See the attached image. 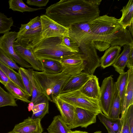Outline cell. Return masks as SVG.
<instances>
[{
	"instance_id": "obj_1",
	"label": "cell",
	"mask_w": 133,
	"mask_h": 133,
	"mask_svg": "<svg viewBox=\"0 0 133 133\" xmlns=\"http://www.w3.org/2000/svg\"><path fill=\"white\" fill-rule=\"evenodd\" d=\"M99 0H61L46 9L45 15L69 28L77 23L90 22L99 16Z\"/></svg>"
},
{
	"instance_id": "obj_2",
	"label": "cell",
	"mask_w": 133,
	"mask_h": 133,
	"mask_svg": "<svg viewBox=\"0 0 133 133\" xmlns=\"http://www.w3.org/2000/svg\"><path fill=\"white\" fill-rule=\"evenodd\" d=\"M92 32L91 44L100 51L110 46L132 45V37L128 30L119 24L118 19L107 15L90 22Z\"/></svg>"
},
{
	"instance_id": "obj_3",
	"label": "cell",
	"mask_w": 133,
	"mask_h": 133,
	"mask_svg": "<svg viewBox=\"0 0 133 133\" xmlns=\"http://www.w3.org/2000/svg\"><path fill=\"white\" fill-rule=\"evenodd\" d=\"M83 65L68 66L60 73L48 74L42 71L33 70V75L35 83L38 89L49 101L57 97L65 83L72 76L83 71Z\"/></svg>"
},
{
	"instance_id": "obj_4",
	"label": "cell",
	"mask_w": 133,
	"mask_h": 133,
	"mask_svg": "<svg viewBox=\"0 0 133 133\" xmlns=\"http://www.w3.org/2000/svg\"><path fill=\"white\" fill-rule=\"evenodd\" d=\"M62 37H54L43 39L35 44H28L35 56L39 60L49 59L59 61L63 58L75 52L61 44Z\"/></svg>"
},
{
	"instance_id": "obj_5",
	"label": "cell",
	"mask_w": 133,
	"mask_h": 133,
	"mask_svg": "<svg viewBox=\"0 0 133 133\" xmlns=\"http://www.w3.org/2000/svg\"><path fill=\"white\" fill-rule=\"evenodd\" d=\"M57 97L75 107L88 110L98 115L102 112L98 100L87 96L79 90L59 94Z\"/></svg>"
},
{
	"instance_id": "obj_6",
	"label": "cell",
	"mask_w": 133,
	"mask_h": 133,
	"mask_svg": "<svg viewBox=\"0 0 133 133\" xmlns=\"http://www.w3.org/2000/svg\"><path fill=\"white\" fill-rule=\"evenodd\" d=\"M40 17L42 24L41 32L29 44H34L47 38L63 37L65 35H69V28L61 25L45 14L41 15Z\"/></svg>"
},
{
	"instance_id": "obj_7",
	"label": "cell",
	"mask_w": 133,
	"mask_h": 133,
	"mask_svg": "<svg viewBox=\"0 0 133 133\" xmlns=\"http://www.w3.org/2000/svg\"><path fill=\"white\" fill-rule=\"evenodd\" d=\"M17 32L8 31L0 37V50L22 68H29L31 66L20 57L15 52L14 44L17 37Z\"/></svg>"
},
{
	"instance_id": "obj_8",
	"label": "cell",
	"mask_w": 133,
	"mask_h": 133,
	"mask_svg": "<svg viewBox=\"0 0 133 133\" xmlns=\"http://www.w3.org/2000/svg\"><path fill=\"white\" fill-rule=\"evenodd\" d=\"M79 48L82 54L83 72L93 75L96 69L100 66V58L96 49L91 43L81 44Z\"/></svg>"
},
{
	"instance_id": "obj_9",
	"label": "cell",
	"mask_w": 133,
	"mask_h": 133,
	"mask_svg": "<svg viewBox=\"0 0 133 133\" xmlns=\"http://www.w3.org/2000/svg\"><path fill=\"white\" fill-rule=\"evenodd\" d=\"M112 76L111 75L103 80L98 99L102 112L108 116L114 92V82Z\"/></svg>"
},
{
	"instance_id": "obj_10",
	"label": "cell",
	"mask_w": 133,
	"mask_h": 133,
	"mask_svg": "<svg viewBox=\"0 0 133 133\" xmlns=\"http://www.w3.org/2000/svg\"><path fill=\"white\" fill-rule=\"evenodd\" d=\"M69 28V35L79 46L81 44L91 43L92 35L90 22L75 24Z\"/></svg>"
},
{
	"instance_id": "obj_11",
	"label": "cell",
	"mask_w": 133,
	"mask_h": 133,
	"mask_svg": "<svg viewBox=\"0 0 133 133\" xmlns=\"http://www.w3.org/2000/svg\"><path fill=\"white\" fill-rule=\"evenodd\" d=\"M97 115V113L90 111L75 107L72 120L67 125L70 129L78 127L87 128L96 122Z\"/></svg>"
},
{
	"instance_id": "obj_12",
	"label": "cell",
	"mask_w": 133,
	"mask_h": 133,
	"mask_svg": "<svg viewBox=\"0 0 133 133\" xmlns=\"http://www.w3.org/2000/svg\"><path fill=\"white\" fill-rule=\"evenodd\" d=\"M14 48L16 53L30 64L33 69L42 71V67L41 62L35 56L30 48L22 45L15 41L14 44Z\"/></svg>"
},
{
	"instance_id": "obj_13",
	"label": "cell",
	"mask_w": 133,
	"mask_h": 133,
	"mask_svg": "<svg viewBox=\"0 0 133 133\" xmlns=\"http://www.w3.org/2000/svg\"><path fill=\"white\" fill-rule=\"evenodd\" d=\"M40 119H33L28 117L16 124L12 131L16 133H42L43 129Z\"/></svg>"
},
{
	"instance_id": "obj_14",
	"label": "cell",
	"mask_w": 133,
	"mask_h": 133,
	"mask_svg": "<svg viewBox=\"0 0 133 133\" xmlns=\"http://www.w3.org/2000/svg\"><path fill=\"white\" fill-rule=\"evenodd\" d=\"M92 75L82 72L72 76L64 85L60 94L79 90Z\"/></svg>"
},
{
	"instance_id": "obj_15",
	"label": "cell",
	"mask_w": 133,
	"mask_h": 133,
	"mask_svg": "<svg viewBox=\"0 0 133 133\" xmlns=\"http://www.w3.org/2000/svg\"><path fill=\"white\" fill-rule=\"evenodd\" d=\"M127 72V83L121 100V112L133 104V68L128 69Z\"/></svg>"
},
{
	"instance_id": "obj_16",
	"label": "cell",
	"mask_w": 133,
	"mask_h": 133,
	"mask_svg": "<svg viewBox=\"0 0 133 133\" xmlns=\"http://www.w3.org/2000/svg\"><path fill=\"white\" fill-rule=\"evenodd\" d=\"M100 90L98 78L93 75L79 90L87 96L98 100L99 97Z\"/></svg>"
},
{
	"instance_id": "obj_17",
	"label": "cell",
	"mask_w": 133,
	"mask_h": 133,
	"mask_svg": "<svg viewBox=\"0 0 133 133\" xmlns=\"http://www.w3.org/2000/svg\"><path fill=\"white\" fill-rule=\"evenodd\" d=\"M52 100L59 111L62 119L67 125L69 124L72 119L75 107L57 97Z\"/></svg>"
},
{
	"instance_id": "obj_18",
	"label": "cell",
	"mask_w": 133,
	"mask_h": 133,
	"mask_svg": "<svg viewBox=\"0 0 133 133\" xmlns=\"http://www.w3.org/2000/svg\"><path fill=\"white\" fill-rule=\"evenodd\" d=\"M97 116L100 122L106 128L108 133H121V122L120 118H110L103 112L99 113Z\"/></svg>"
},
{
	"instance_id": "obj_19",
	"label": "cell",
	"mask_w": 133,
	"mask_h": 133,
	"mask_svg": "<svg viewBox=\"0 0 133 133\" xmlns=\"http://www.w3.org/2000/svg\"><path fill=\"white\" fill-rule=\"evenodd\" d=\"M121 47L115 46H110L105 50L100 59V66L103 69L112 65L120 53Z\"/></svg>"
},
{
	"instance_id": "obj_20",
	"label": "cell",
	"mask_w": 133,
	"mask_h": 133,
	"mask_svg": "<svg viewBox=\"0 0 133 133\" xmlns=\"http://www.w3.org/2000/svg\"><path fill=\"white\" fill-rule=\"evenodd\" d=\"M22 69L28 77L31 84L32 95L30 102H33L34 105L48 100L46 97L42 94L36 86L34 80L33 75V69L29 68L26 69L23 68H22Z\"/></svg>"
},
{
	"instance_id": "obj_21",
	"label": "cell",
	"mask_w": 133,
	"mask_h": 133,
	"mask_svg": "<svg viewBox=\"0 0 133 133\" xmlns=\"http://www.w3.org/2000/svg\"><path fill=\"white\" fill-rule=\"evenodd\" d=\"M122 13L118 22L123 28L126 29L133 23V0H129L121 10Z\"/></svg>"
},
{
	"instance_id": "obj_22",
	"label": "cell",
	"mask_w": 133,
	"mask_h": 133,
	"mask_svg": "<svg viewBox=\"0 0 133 133\" xmlns=\"http://www.w3.org/2000/svg\"><path fill=\"white\" fill-rule=\"evenodd\" d=\"M123 47V51L112 65L115 70L119 74L124 72L131 49L133 47L129 45H125Z\"/></svg>"
},
{
	"instance_id": "obj_23",
	"label": "cell",
	"mask_w": 133,
	"mask_h": 133,
	"mask_svg": "<svg viewBox=\"0 0 133 133\" xmlns=\"http://www.w3.org/2000/svg\"><path fill=\"white\" fill-rule=\"evenodd\" d=\"M47 130L48 133H68L71 130L60 115L53 118Z\"/></svg>"
},
{
	"instance_id": "obj_24",
	"label": "cell",
	"mask_w": 133,
	"mask_h": 133,
	"mask_svg": "<svg viewBox=\"0 0 133 133\" xmlns=\"http://www.w3.org/2000/svg\"><path fill=\"white\" fill-rule=\"evenodd\" d=\"M39 61L42 66V72L46 74H54L60 73L65 67L56 61L49 59H43Z\"/></svg>"
},
{
	"instance_id": "obj_25",
	"label": "cell",
	"mask_w": 133,
	"mask_h": 133,
	"mask_svg": "<svg viewBox=\"0 0 133 133\" xmlns=\"http://www.w3.org/2000/svg\"><path fill=\"white\" fill-rule=\"evenodd\" d=\"M0 68L6 74L11 81L17 85L24 92L27 94L21 76L18 72H16L13 69L7 66L0 61Z\"/></svg>"
},
{
	"instance_id": "obj_26",
	"label": "cell",
	"mask_w": 133,
	"mask_h": 133,
	"mask_svg": "<svg viewBox=\"0 0 133 133\" xmlns=\"http://www.w3.org/2000/svg\"><path fill=\"white\" fill-rule=\"evenodd\" d=\"M4 87L14 99L27 103L30 102L29 99V97L28 95L12 81L8 83Z\"/></svg>"
},
{
	"instance_id": "obj_27",
	"label": "cell",
	"mask_w": 133,
	"mask_h": 133,
	"mask_svg": "<svg viewBox=\"0 0 133 133\" xmlns=\"http://www.w3.org/2000/svg\"><path fill=\"white\" fill-rule=\"evenodd\" d=\"M121 113V100L114 83L113 97L108 114L110 117L118 118Z\"/></svg>"
},
{
	"instance_id": "obj_28",
	"label": "cell",
	"mask_w": 133,
	"mask_h": 133,
	"mask_svg": "<svg viewBox=\"0 0 133 133\" xmlns=\"http://www.w3.org/2000/svg\"><path fill=\"white\" fill-rule=\"evenodd\" d=\"M59 62L64 67L84 65L82 54L80 49L78 52L65 56Z\"/></svg>"
},
{
	"instance_id": "obj_29",
	"label": "cell",
	"mask_w": 133,
	"mask_h": 133,
	"mask_svg": "<svg viewBox=\"0 0 133 133\" xmlns=\"http://www.w3.org/2000/svg\"><path fill=\"white\" fill-rule=\"evenodd\" d=\"M41 30L42 27L35 29H30L23 35L18 37L15 41L26 46L39 35Z\"/></svg>"
},
{
	"instance_id": "obj_30",
	"label": "cell",
	"mask_w": 133,
	"mask_h": 133,
	"mask_svg": "<svg viewBox=\"0 0 133 133\" xmlns=\"http://www.w3.org/2000/svg\"><path fill=\"white\" fill-rule=\"evenodd\" d=\"M9 9L14 11L22 12H31L44 9V8H33L28 6L22 0H9L8 2Z\"/></svg>"
},
{
	"instance_id": "obj_31",
	"label": "cell",
	"mask_w": 133,
	"mask_h": 133,
	"mask_svg": "<svg viewBox=\"0 0 133 133\" xmlns=\"http://www.w3.org/2000/svg\"><path fill=\"white\" fill-rule=\"evenodd\" d=\"M7 106L17 107L18 105L10 94L5 91L0 85V108Z\"/></svg>"
},
{
	"instance_id": "obj_32",
	"label": "cell",
	"mask_w": 133,
	"mask_h": 133,
	"mask_svg": "<svg viewBox=\"0 0 133 133\" xmlns=\"http://www.w3.org/2000/svg\"><path fill=\"white\" fill-rule=\"evenodd\" d=\"M127 72L120 74L117 81L115 82L118 95L121 100L125 89L127 81Z\"/></svg>"
},
{
	"instance_id": "obj_33",
	"label": "cell",
	"mask_w": 133,
	"mask_h": 133,
	"mask_svg": "<svg viewBox=\"0 0 133 133\" xmlns=\"http://www.w3.org/2000/svg\"><path fill=\"white\" fill-rule=\"evenodd\" d=\"M13 23L12 17L8 18L4 14L0 12V34L9 31Z\"/></svg>"
},
{
	"instance_id": "obj_34",
	"label": "cell",
	"mask_w": 133,
	"mask_h": 133,
	"mask_svg": "<svg viewBox=\"0 0 133 133\" xmlns=\"http://www.w3.org/2000/svg\"><path fill=\"white\" fill-rule=\"evenodd\" d=\"M61 44L66 46L75 52L77 53L79 51V45L69 35L63 36Z\"/></svg>"
},
{
	"instance_id": "obj_35",
	"label": "cell",
	"mask_w": 133,
	"mask_h": 133,
	"mask_svg": "<svg viewBox=\"0 0 133 133\" xmlns=\"http://www.w3.org/2000/svg\"><path fill=\"white\" fill-rule=\"evenodd\" d=\"M18 73L20 75L24 86L25 89L27 94L30 97L32 96V90L29 78L27 74L20 67L18 71Z\"/></svg>"
},
{
	"instance_id": "obj_36",
	"label": "cell",
	"mask_w": 133,
	"mask_h": 133,
	"mask_svg": "<svg viewBox=\"0 0 133 133\" xmlns=\"http://www.w3.org/2000/svg\"><path fill=\"white\" fill-rule=\"evenodd\" d=\"M0 61L13 69L16 70L18 71L19 70L20 67L17 65L16 62L0 50Z\"/></svg>"
},
{
	"instance_id": "obj_37",
	"label": "cell",
	"mask_w": 133,
	"mask_h": 133,
	"mask_svg": "<svg viewBox=\"0 0 133 133\" xmlns=\"http://www.w3.org/2000/svg\"><path fill=\"white\" fill-rule=\"evenodd\" d=\"M121 133H131L127 120V109L121 112Z\"/></svg>"
},
{
	"instance_id": "obj_38",
	"label": "cell",
	"mask_w": 133,
	"mask_h": 133,
	"mask_svg": "<svg viewBox=\"0 0 133 133\" xmlns=\"http://www.w3.org/2000/svg\"><path fill=\"white\" fill-rule=\"evenodd\" d=\"M127 118L131 133H133V104L127 109Z\"/></svg>"
},
{
	"instance_id": "obj_39",
	"label": "cell",
	"mask_w": 133,
	"mask_h": 133,
	"mask_svg": "<svg viewBox=\"0 0 133 133\" xmlns=\"http://www.w3.org/2000/svg\"><path fill=\"white\" fill-rule=\"evenodd\" d=\"M35 19V17L31 19L27 23L21 24L19 30L17 32V37L23 35L30 29V26L34 21Z\"/></svg>"
},
{
	"instance_id": "obj_40",
	"label": "cell",
	"mask_w": 133,
	"mask_h": 133,
	"mask_svg": "<svg viewBox=\"0 0 133 133\" xmlns=\"http://www.w3.org/2000/svg\"><path fill=\"white\" fill-rule=\"evenodd\" d=\"M49 1V0H27L26 3L29 5L39 7L45 6Z\"/></svg>"
},
{
	"instance_id": "obj_41",
	"label": "cell",
	"mask_w": 133,
	"mask_h": 133,
	"mask_svg": "<svg viewBox=\"0 0 133 133\" xmlns=\"http://www.w3.org/2000/svg\"><path fill=\"white\" fill-rule=\"evenodd\" d=\"M49 113V102L48 103L46 108L44 110L33 114L31 118L33 119H40L41 120L46 114Z\"/></svg>"
},
{
	"instance_id": "obj_42",
	"label": "cell",
	"mask_w": 133,
	"mask_h": 133,
	"mask_svg": "<svg viewBox=\"0 0 133 133\" xmlns=\"http://www.w3.org/2000/svg\"><path fill=\"white\" fill-rule=\"evenodd\" d=\"M48 101V100L46 102H42L34 105L32 109V114L44 110L46 108L49 102Z\"/></svg>"
},
{
	"instance_id": "obj_43",
	"label": "cell",
	"mask_w": 133,
	"mask_h": 133,
	"mask_svg": "<svg viewBox=\"0 0 133 133\" xmlns=\"http://www.w3.org/2000/svg\"><path fill=\"white\" fill-rule=\"evenodd\" d=\"M11 81L6 74L0 68V82L4 86Z\"/></svg>"
},
{
	"instance_id": "obj_44",
	"label": "cell",
	"mask_w": 133,
	"mask_h": 133,
	"mask_svg": "<svg viewBox=\"0 0 133 133\" xmlns=\"http://www.w3.org/2000/svg\"><path fill=\"white\" fill-rule=\"evenodd\" d=\"M126 66L128 69L133 68V47L131 49Z\"/></svg>"
},
{
	"instance_id": "obj_45",
	"label": "cell",
	"mask_w": 133,
	"mask_h": 133,
	"mask_svg": "<svg viewBox=\"0 0 133 133\" xmlns=\"http://www.w3.org/2000/svg\"><path fill=\"white\" fill-rule=\"evenodd\" d=\"M34 105L33 103L32 102H31L28 104V109L29 111H32V109Z\"/></svg>"
},
{
	"instance_id": "obj_46",
	"label": "cell",
	"mask_w": 133,
	"mask_h": 133,
	"mask_svg": "<svg viewBox=\"0 0 133 133\" xmlns=\"http://www.w3.org/2000/svg\"><path fill=\"white\" fill-rule=\"evenodd\" d=\"M133 23H132L128 27V28H129V31L130 32V33L131 34L132 36V37H133Z\"/></svg>"
},
{
	"instance_id": "obj_47",
	"label": "cell",
	"mask_w": 133,
	"mask_h": 133,
	"mask_svg": "<svg viewBox=\"0 0 133 133\" xmlns=\"http://www.w3.org/2000/svg\"><path fill=\"white\" fill-rule=\"evenodd\" d=\"M68 133H89L88 132L85 131H82L79 130H75L74 131H72L71 130Z\"/></svg>"
},
{
	"instance_id": "obj_48",
	"label": "cell",
	"mask_w": 133,
	"mask_h": 133,
	"mask_svg": "<svg viewBox=\"0 0 133 133\" xmlns=\"http://www.w3.org/2000/svg\"><path fill=\"white\" fill-rule=\"evenodd\" d=\"M93 133H102L101 131H97Z\"/></svg>"
},
{
	"instance_id": "obj_49",
	"label": "cell",
	"mask_w": 133,
	"mask_h": 133,
	"mask_svg": "<svg viewBox=\"0 0 133 133\" xmlns=\"http://www.w3.org/2000/svg\"><path fill=\"white\" fill-rule=\"evenodd\" d=\"M16 133V132H14V131H10L8 133Z\"/></svg>"
},
{
	"instance_id": "obj_50",
	"label": "cell",
	"mask_w": 133,
	"mask_h": 133,
	"mask_svg": "<svg viewBox=\"0 0 133 133\" xmlns=\"http://www.w3.org/2000/svg\"><path fill=\"white\" fill-rule=\"evenodd\" d=\"M44 133H48V132H45Z\"/></svg>"
}]
</instances>
